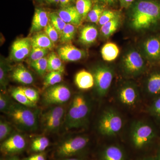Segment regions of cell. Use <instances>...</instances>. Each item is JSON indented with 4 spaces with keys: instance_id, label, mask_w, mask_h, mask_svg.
I'll return each mask as SVG.
<instances>
[{
    "instance_id": "cell-49",
    "label": "cell",
    "mask_w": 160,
    "mask_h": 160,
    "mask_svg": "<svg viewBox=\"0 0 160 160\" xmlns=\"http://www.w3.org/2000/svg\"><path fill=\"white\" fill-rule=\"evenodd\" d=\"M6 160H20L16 156H12L11 157L7 159Z\"/></svg>"
},
{
    "instance_id": "cell-19",
    "label": "cell",
    "mask_w": 160,
    "mask_h": 160,
    "mask_svg": "<svg viewBox=\"0 0 160 160\" xmlns=\"http://www.w3.org/2000/svg\"><path fill=\"white\" fill-rule=\"evenodd\" d=\"M75 83L80 89L87 90L94 86V78L92 73L83 69L76 74Z\"/></svg>"
},
{
    "instance_id": "cell-22",
    "label": "cell",
    "mask_w": 160,
    "mask_h": 160,
    "mask_svg": "<svg viewBox=\"0 0 160 160\" xmlns=\"http://www.w3.org/2000/svg\"><path fill=\"white\" fill-rule=\"evenodd\" d=\"M31 39L32 47H39L51 50L54 46V43L45 32H36Z\"/></svg>"
},
{
    "instance_id": "cell-2",
    "label": "cell",
    "mask_w": 160,
    "mask_h": 160,
    "mask_svg": "<svg viewBox=\"0 0 160 160\" xmlns=\"http://www.w3.org/2000/svg\"><path fill=\"white\" fill-rule=\"evenodd\" d=\"M92 111V103L82 93H78L72 100L64 119L66 130L78 129L86 126L89 122Z\"/></svg>"
},
{
    "instance_id": "cell-53",
    "label": "cell",
    "mask_w": 160,
    "mask_h": 160,
    "mask_svg": "<svg viewBox=\"0 0 160 160\" xmlns=\"http://www.w3.org/2000/svg\"><path fill=\"white\" fill-rule=\"evenodd\" d=\"M1 160H3V159H1Z\"/></svg>"
},
{
    "instance_id": "cell-40",
    "label": "cell",
    "mask_w": 160,
    "mask_h": 160,
    "mask_svg": "<svg viewBox=\"0 0 160 160\" xmlns=\"http://www.w3.org/2000/svg\"><path fill=\"white\" fill-rule=\"evenodd\" d=\"M12 104L9 97L1 92L0 94V111L1 112L7 114Z\"/></svg>"
},
{
    "instance_id": "cell-17",
    "label": "cell",
    "mask_w": 160,
    "mask_h": 160,
    "mask_svg": "<svg viewBox=\"0 0 160 160\" xmlns=\"http://www.w3.org/2000/svg\"><path fill=\"white\" fill-rule=\"evenodd\" d=\"M56 12L66 24H72L75 26H78L83 21L75 5L66 8H60Z\"/></svg>"
},
{
    "instance_id": "cell-35",
    "label": "cell",
    "mask_w": 160,
    "mask_h": 160,
    "mask_svg": "<svg viewBox=\"0 0 160 160\" xmlns=\"http://www.w3.org/2000/svg\"><path fill=\"white\" fill-rule=\"evenodd\" d=\"M49 17V23L58 32L60 35L66 26V23L60 18L56 12H50Z\"/></svg>"
},
{
    "instance_id": "cell-36",
    "label": "cell",
    "mask_w": 160,
    "mask_h": 160,
    "mask_svg": "<svg viewBox=\"0 0 160 160\" xmlns=\"http://www.w3.org/2000/svg\"><path fill=\"white\" fill-rule=\"evenodd\" d=\"M9 66L3 61H1L0 66V85L1 89L5 90L8 83V74Z\"/></svg>"
},
{
    "instance_id": "cell-6",
    "label": "cell",
    "mask_w": 160,
    "mask_h": 160,
    "mask_svg": "<svg viewBox=\"0 0 160 160\" xmlns=\"http://www.w3.org/2000/svg\"><path fill=\"white\" fill-rule=\"evenodd\" d=\"M147 62L141 51L129 49L123 56L121 63L123 74L130 78L139 76L146 71Z\"/></svg>"
},
{
    "instance_id": "cell-41",
    "label": "cell",
    "mask_w": 160,
    "mask_h": 160,
    "mask_svg": "<svg viewBox=\"0 0 160 160\" xmlns=\"http://www.w3.org/2000/svg\"><path fill=\"white\" fill-rule=\"evenodd\" d=\"M26 96L32 102L36 104L39 99V95L36 90L26 87H20Z\"/></svg>"
},
{
    "instance_id": "cell-48",
    "label": "cell",
    "mask_w": 160,
    "mask_h": 160,
    "mask_svg": "<svg viewBox=\"0 0 160 160\" xmlns=\"http://www.w3.org/2000/svg\"><path fill=\"white\" fill-rule=\"evenodd\" d=\"M60 160H83L82 159L76 158H65Z\"/></svg>"
},
{
    "instance_id": "cell-34",
    "label": "cell",
    "mask_w": 160,
    "mask_h": 160,
    "mask_svg": "<svg viewBox=\"0 0 160 160\" xmlns=\"http://www.w3.org/2000/svg\"><path fill=\"white\" fill-rule=\"evenodd\" d=\"M147 111L151 117L160 123V96L152 100Z\"/></svg>"
},
{
    "instance_id": "cell-50",
    "label": "cell",
    "mask_w": 160,
    "mask_h": 160,
    "mask_svg": "<svg viewBox=\"0 0 160 160\" xmlns=\"http://www.w3.org/2000/svg\"><path fill=\"white\" fill-rule=\"evenodd\" d=\"M155 160H160V150L158 152L157 155L156 157L155 158Z\"/></svg>"
},
{
    "instance_id": "cell-12",
    "label": "cell",
    "mask_w": 160,
    "mask_h": 160,
    "mask_svg": "<svg viewBox=\"0 0 160 160\" xmlns=\"http://www.w3.org/2000/svg\"><path fill=\"white\" fill-rule=\"evenodd\" d=\"M26 141L25 138L19 133L12 134L1 144V152L5 155H12L19 153L25 149Z\"/></svg>"
},
{
    "instance_id": "cell-25",
    "label": "cell",
    "mask_w": 160,
    "mask_h": 160,
    "mask_svg": "<svg viewBox=\"0 0 160 160\" xmlns=\"http://www.w3.org/2000/svg\"><path fill=\"white\" fill-rule=\"evenodd\" d=\"M121 23V15L101 26L100 33L105 38H109L117 31Z\"/></svg>"
},
{
    "instance_id": "cell-28",
    "label": "cell",
    "mask_w": 160,
    "mask_h": 160,
    "mask_svg": "<svg viewBox=\"0 0 160 160\" xmlns=\"http://www.w3.org/2000/svg\"><path fill=\"white\" fill-rule=\"evenodd\" d=\"M63 72L61 71L49 72L44 79L43 88L47 89L50 86L57 85L62 79Z\"/></svg>"
},
{
    "instance_id": "cell-38",
    "label": "cell",
    "mask_w": 160,
    "mask_h": 160,
    "mask_svg": "<svg viewBox=\"0 0 160 160\" xmlns=\"http://www.w3.org/2000/svg\"><path fill=\"white\" fill-rule=\"evenodd\" d=\"M49 52V49L39 48V47H32L31 52L29 56V63L34 61H37L40 59L45 57Z\"/></svg>"
},
{
    "instance_id": "cell-4",
    "label": "cell",
    "mask_w": 160,
    "mask_h": 160,
    "mask_svg": "<svg viewBox=\"0 0 160 160\" xmlns=\"http://www.w3.org/2000/svg\"><path fill=\"white\" fill-rule=\"evenodd\" d=\"M158 136L157 129L151 123L137 120L132 124L129 137L132 143L137 149H142L149 146Z\"/></svg>"
},
{
    "instance_id": "cell-23",
    "label": "cell",
    "mask_w": 160,
    "mask_h": 160,
    "mask_svg": "<svg viewBox=\"0 0 160 160\" xmlns=\"http://www.w3.org/2000/svg\"><path fill=\"white\" fill-rule=\"evenodd\" d=\"M102 157V160H125L122 149L114 145L106 147L103 150Z\"/></svg>"
},
{
    "instance_id": "cell-21",
    "label": "cell",
    "mask_w": 160,
    "mask_h": 160,
    "mask_svg": "<svg viewBox=\"0 0 160 160\" xmlns=\"http://www.w3.org/2000/svg\"><path fill=\"white\" fill-rule=\"evenodd\" d=\"M66 110L62 105L56 106L43 113L41 117L42 123L58 120H64Z\"/></svg>"
},
{
    "instance_id": "cell-3",
    "label": "cell",
    "mask_w": 160,
    "mask_h": 160,
    "mask_svg": "<svg viewBox=\"0 0 160 160\" xmlns=\"http://www.w3.org/2000/svg\"><path fill=\"white\" fill-rule=\"evenodd\" d=\"M32 108L19 103H12L6 114L19 129L24 131H35L38 127L39 111Z\"/></svg>"
},
{
    "instance_id": "cell-24",
    "label": "cell",
    "mask_w": 160,
    "mask_h": 160,
    "mask_svg": "<svg viewBox=\"0 0 160 160\" xmlns=\"http://www.w3.org/2000/svg\"><path fill=\"white\" fill-rule=\"evenodd\" d=\"M120 53V49L116 44L114 43H106L101 49L102 58L106 62H111L114 61Z\"/></svg>"
},
{
    "instance_id": "cell-7",
    "label": "cell",
    "mask_w": 160,
    "mask_h": 160,
    "mask_svg": "<svg viewBox=\"0 0 160 160\" xmlns=\"http://www.w3.org/2000/svg\"><path fill=\"white\" fill-rule=\"evenodd\" d=\"M94 86L98 96H106L111 86L114 75V69L111 66L100 65L95 67L92 71Z\"/></svg>"
},
{
    "instance_id": "cell-46",
    "label": "cell",
    "mask_w": 160,
    "mask_h": 160,
    "mask_svg": "<svg viewBox=\"0 0 160 160\" xmlns=\"http://www.w3.org/2000/svg\"><path fill=\"white\" fill-rule=\"evenodd\" d=\"M101 2L106 4L109 6H113L117 2L118 0H98Z\"/></svg>"
},
{
    "instance_id": "cell-14",
    "label": "cell",
    "mask_w": 160,
    "mask_h": 160,
    "mask_svg": "<svg viewBox=\"0 0 160 160\" xmlns=\"http://www.w3.org/2000/svg\"><path fill=\"white\" fill-rule=\"evenodd\" d=\"M144 90L147 96L153 100L160 96V69L153 70L146 78Z\"/></svg>"
},
{
    "instance_id": "cell-13",
    "label": "cell",
    "mask_w": 160,
    "mask_h": 160,
    "mask_svg": "<svg viewBox=\"0 0 160 160\" xmlns=\"http://www.w3.org/2000/svg\"><path fill=\"white\" fill-rule=\"evenodd\" d=\"M32 45L31 39L28 38L16 40L11 47L10 58L16 62H20L29 57Z\"/></svg>"
},
{
    "instance_id": "cell-32",
    "label": "cell",
    "mask_w": 160,
    "mask_h": 160,
    "mask_svg": "<svg viewBox=\"0 0 160 160\" xmlns=\"http://www.w3.org/2000/svg\"><path fill=\"white\" fill-rule=\"evenodd\" d=\"M76 28L74 25L66 24L65 28L60 34V40L61 43L69 42L74 39L75 36Z\"/></svg>"
},
{
    "instance_id": "cell-52",
    "label": "cell",
    "mask_w": 160,
    "mask_h": 160,
    "mask_svg": "<svg viewBox=\"0 0 160 160\" xmlns=\"http://www.w3.org/2000/svg\"><path fill=\"white\" fill-rule=\"evenodd\" d=\"M38 2H45L46 0H37Z\"/></svg>"
},
{
    "instance_id": "cell-9",
    "label": "cell",
    "mask_w": 160,
    "mask_h": 160,
    "mask_svg": "<svg viewBox=\"0 0 160 160\" xmlns=\"http://www.w3.org/2000/svg\"><path fill=\"white\" fill-rule=\"evenodd\" d=\"M117 99L125 107L133 108L137 106L141 101V95L136 84L131 82L123 83L118 90Z\"/></svg>"
},
{
    "instance_id": "cell-1",
    "label": "cell",
    "mask_w": 160,
    "mask_h": 160,
    "mask_svg": "<svg viewBox=\"0 0 160 160\" xmlns=\"http://www.w3.org/2000/svg\"><path fill=\"white\" fill-rule=\"evenodd\" d=\"M128 22L137 31L160 28V0H136L129 8Z\"/></svg>"
},
{
    "instance_id": "cell-45",
    "label": "cell",
    "mask_w": 160,
    "mask_h": 160,
    "mask_svg": "<svg viewBox=\"0 0 160 160\" xmlns=\"http://www.w3.org/2000/svg\"><path fill=\"white\" fill-rule=\"evenodd\" d=\"M24 160H46L45 155L42 153H38L26 158Z\"/></svg>"
},
{
    "instance_id": "cell-33",
    "label": "cell",
    "mask_w": 160,
    "mask_h": 160,
    "mask_svg": "<svg viewBox=\"0 0 160 160\" xmlns=\"http://www.w3.org/2000/svg\"><path fill=\"white\" fill-rule=\"evenodd\" d=\"M30 66L40 76H44L47 72L48 57L40 59L30 63Z\"/></svg>"
},
{
    "instance_id": "cell-20",
    "label": "cell",
    "mask_w": 160,
    "mask_h": 160,
    "mask_svg": "<svg viewBox=\"0 0 160 160\" xmlns=\"http://www.w3.org/2000/svg\"><path fill=\"white\" fill-rule=\"evenodd\" d=\"M98 36L97 27L94 25H88L81 29L79 40L83 45H90L95 42Z\"/></svg>"
},
{
    "instance_id": "cell-5",
    "label": "cell",
    "mask_w": 160,
    "mask_h": 160,
    "mask_svg": "<svg viewBox=\"0 0 160 160\" xmlns=\"http://www.w3.org/2000/svg\"><path fill=\"white\" fill-rule=\"evenodd\" d=\"M124 124V119L119 112L114 108L109 107L100 116L98 123V130L104 136H114L121 131Z\"/></svg>"
},
{
    "instance_id": "cell-27",
    "label": "cell",
    "mask_w": 160,
    "mask_h": 160,
    "mask_svg": "<svg viewBox=\"0 0 160 160\" xmlns=\"http://www.w3.org/2000/svg\"><path fill=\"white\" fill-rule=\"evenodd\" d=\"M11 95V96L21 105L31 108H35L36 106V104L32 102L27 98L20 87L12 89Z\"/></svg>"
},
{
    "instance_id": "cell-39",
    "label": "cell",
    "mask_w": 160,
    "mask_h": 160,
    "mask_svg": "<svg viewBox=\"0 0 160 160\" xmlns=\"http://www.w3.org/2000/svg\"><path fill=\"white\" fill-rule=\"evenodd\" d=\"M120 15H121V13L119 11L110 9H105L100 18L98 24L100 26H103L115 18L117 17Z\"/></svg>"
},
{
    "instance_id": "cell-10",
    "label": "cell",
    "mask_w": 160,
    "mask_h": 160,
    "mask_svg": "<svg viewBox=\"0 0 160 160\" xmlns=\"http://www.w3.org/2000/svg\"><path fill=\"white\" fill-rule=\"evenodd\" d=\"M141 52L147 62L153 66L160 65V33L146 38L141 46Z\"/></svg>"
},
{
    "instance_id": "cell-37",
    "label": "cell",
    "mask_w": 160,
    "mask_h": 160,
    "mask_svg": "<svg viewBox=\"0 0 160 160\" xmlns=\"http://www.w3.org/2000/svg\"><path fill=\"white\" fill-rule=\"evenodd\" d=\"M12 128L11 124L1 119L0 121V141L2 142L12 134Z\"/></svg>"
},
{
    "instance_id": "cell-42",
    "label": "cell",
    "mask_w": 160,
    "mask_h": 160,
    "mask_svg": "<svg viewBox=\"0 0 160 160\" xmlns=\"http://www.w3.org/2000/svg\"><path fill=\"white\" fill-rule=\"evenodd\" d=\"M44 32L54 43H56L60 38V35L58 32L50 23L44 29Z\"/></svg>"
},
{
    "instance_id": "cell-11",
    "label": "cell",
    "mask_w": 160,
    "mask_h": 160,
    "mask_svg": "<svg viewBox=\"0 0 160 160\" xmlns=\"http://www.w3.org/2000/svg\"><path fill=\"white\" fill-rule=\"evenodd\" d=\"M71 96V91L67 86L57 84L46 89L43 94V101L46 105L60 106L67 102Z\"/></svg>"
},
{
    "instance_id": "cell-26",
    "label": "cell",
    "mask_w": 160,
    "mask_h": 160,
    "mask_svg": "<svg viewBox=\"0 0 160 160\" xmlns=\"http://www.w3.org/2000/svg\"><path fill=\"white\" fill-rule=\"evenodd\" d=\"M62 59L58 55L52 52L48 57V68L47 71H61L64 72V66Z\"/></svg>"
},
{
    "instance_id": "cell-43",
    "label": "cell",
    "mask_w": 160,
    "mask_h": 160,
    "mask_svg": "<svg viewBox=\"0 0 160 160\" xmlns=\"http://www.w3.org/2000/svg\"><path fill=\"white\" fill-rule=\"evenodd\" d=\"M76 0H60L59 6L61 8H66L72 6H74L76 4Z\"/></svg>"
},
{
    "instance_id": "cell-8",
    "label": "cell",
    "mask_w": 160,
    "mask_h": 160,
    "mask_svg": "<svg viewBox=\"0 0 160 160\" xmlns=\"http://www.w3.org/2000/svg\"><path fill=\"white\" fill-rule=\"evenodd\" d=\"M89 138L85 135H78L69 138L61 143L57 149L59 157L69 158L79 153L89 144Z\"/></svg>"
},
{
    "instance_id": "cell-44",
    "label": "cell",
    "mask_w": 160,
    "mask_h": 160,
    "mask_svg": "<svg viewBox=\"0 0 160 160\" xmlns=\"http://www.w3.org/2000/svg\"><path fill=\"white\" fill-rule=\"evenodd\" d=\"M136 0H119L121 7L125 9H129Z\"/></svg>"
},
{
    "instance_id": "cell-30",
    "label": "cell",
    "mask_w": 160,
    "mask_h": 160,
    "mask_svg": "<svg viewBox=\"0 0 160 160\" xmlns=\"http://www.w3.org/2000/svg\"><path fill=\"white\" fill-rule=\"evenodd\" d=\"M75 6L83 20L86 19L93 6L92 0H76Z\"/></svg>"
},
{
    "instance_id": "cell-16",
    "label": "cell",
    "mask_w": 160,
    "mask_h": 160,
    "mask_svg": "<svg viewBox=\"0 0 160 160\" xmlns=\"http://www.w3.org/2000/svg\"><path fill=\"white\" fill-rule=\"evenodd\" d=\"M49 14L43 8H36L32 23L30 33H36L46 28L49 23Z\"/></svg>"
},
{
    "instance_id": "cell-29",
    "label": "cell",
    "mask_w": 160,
    "mask_h": 160,
    "mask_svg": "<svg viewBox=\"0 0 160 160\" xmlns=\"http://www.w3.org/2000/svg\"><path fill=\"white\" fill-rule=\"evenodd\" d=\"M105 10V7L102 4L97 3L92 6L89 12L86 19L90 22L98 24L101 16Z\"/></svg>"
},
{
    "instance_id": "cell-51",
    "label": "cell",
    "mask_w": 160,
    "mask_h": 160,
    "mask_svg": "<svg viewBox=\"0 0 160 160\" xmlns=\"http://www.w3.org/2000/svg\"><path fill=\"white\" fill-rule=\"evenodd\" d=\"M143 160H155V159L154 158L152 157H150L146 158L145 159H144Z\"/></svg>"
},
{
    "instance_id": "cell-15",
    "label": "cell",
    "mask_w": 160,
    "mask_h": 160,
    "mask_svg": "<svg viewBox=\"0 0 160 160\" xmlns=\"http://www.w3.org/2000/svg\"><path fill=\"white\" fill-rule=\"evenodd\" d=\"M58 53L61 59L67 62L79 61L85 57L86 55L84 50L69 44L59 47L58 50Z\"/></svg>"
},
{
    "instance_id": "cell-47",
    "label": "cell",
    "mask_w": 160,
    "mask_h": 160,
    "mask_svg": "<svg viewBox=\"0 0 160 160\" xmlns=\"http://www.w3.org/2000/svg\"><path fill=\"white\" fill-rule=\"evenodd\" d=\"M45 2L49 5H58L59 4L60 0H46Z\"/></svg>"
},
{
    "instance_id": "cell-31",
    "label": "cell",
    "mask_w": 160,
    "mask_h": 160,
    "mask_svg": "<svg viewBox=\"0 0 160 160\" xmlns=\"http://www.w3.org/2000/svg\"><path fill=\"white\" fill-rule=\"evenodd\" d=\"M49 141L48 138L44 136L35 138L32 142L31 149L35 152H42L46 150L49 146Z\"/></svg>"
},
{
    "instance_id": "cell-18",
    "label": "cell",
    "mask_w": 160,
    "mask_h": 160,
    "mask_svg": "<svg viewBox=\"0 0 160 160\" xmlns=\"http://www.w3.org/2000/svg\"><path fill=\"white\" fill-rule=\"evenodd\" d=\"M11 78L16 82L25 85H30L34 82L32 74L22 65H18L13 69Z\"/></svg>"
}]
</instances>
